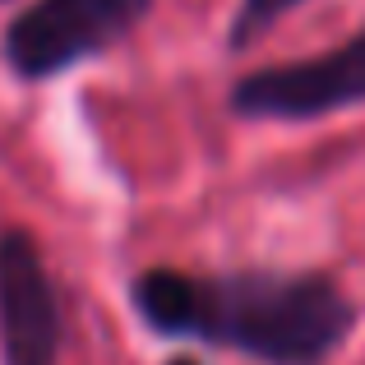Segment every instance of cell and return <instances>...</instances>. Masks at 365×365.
Segmentation results:
<instances>
[{
  "instance_id": "1",
  "label": "cell",
  "mask_w": 365,
  "mask_h": 365,
  "mask_svg": "<svg viewBox=\"0 0 365 365\" xmlns=\"http://www.w3.org/2000/svg\"><path fill=\"white\" fill-rule=\"evenodd\" d=\"M130 301L162 338L213 342L264 365H324L356 324V305L333 277L282 268H143Z\"/></svg>"
},
{
  "instance_id": "2",
  "label": "cell",
  "mask_w": 365,
  "mask_h": 365,
  "mask_svg": "<svg viewBox=\"0 0 365 365\" xmlns=\"http://www.w3.org/2000/svg\"><path fill=\"white\" fill-rule=\"evenodd\" d=\"M148 9L153 0H33L9 19L0 51L19 79H56L130 37Z\"/></svg>"
},
{
  "instance_id": "3",
  "label": "cell",
  "mask_w": 365,
  "mask_h": 365,
  "mask_svg": "<svg viewBox=\"0 0 365 365\" xmlns=\"http://www.w3.org/2000/svg\"><path fill=\"white\" fill-rule=\"evenodd\" d=\"M365 102V28L324 56L282 61L236 79L232 111L245 120H319Z\"/></svg>"
},
{
  "instance_id": "4",
  "label": "cell",
  "mask_w": 365,
  "mask_h": 365,
  "mask_svg": "<svg viewBox=\"0 0 365 365\" xmlns=\"http://www.w3.org/2000/svg\"><path fill=\"white\" fill-rule=\"evenodd\" d=\"M61 338V292L42 245L24 227H5L0 232V356L5 365H56Z\"/></svg>"
},
{
  "instance_id": "5",
  "label": "cell",
  "mask_w": 365,
  "mask_h": 365,
  "mask_svg": "<svg viewBox=\"0 0 365 365\" xmlns=\"http://www.w3.org/2000/svg\"><path fill=\"white\" fill-rule=\"evenodd\" d=\"M296 5H305V0H241L236 14H232V28H227V33H232L227 46H232V51H245L250 42H259V37H264L282 14H292Z\"/></svg>"
},
{
  "instance_id": "6",
  "label": "cell",
  "mask_w": 365,
  "mask_h": 365,
  "mask_svg": "<svg viewBox=\"0 0 365 365\" xmlns=\"http://www.w3.org/2000/svg\"><path fill=\"white\" fill-rule=\"evenodd\" d=\"M167 365H199V361H190V356H176V361H167Z\"/></svg>"
}]
</instances>
